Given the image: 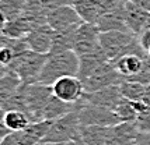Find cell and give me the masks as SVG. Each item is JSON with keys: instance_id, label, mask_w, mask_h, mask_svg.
Instances as JSON below:
<instances>
[{"instance_id": "10", "label": "cell", "mask_w": 150, "mask_h": 145, "mask_svg": "<svg viewBox=\"0 0 150 145\" xmlns=\"http://www.w3.org/2000/svg\"><path fill=\"white\" fill-rule=\"evenodd\" d=\"M100 35H101V31L97 26V24L83 22L76 31L73 50L76 52L77 56H83L86 53H91L100 49L101 47Z\"/></svg>"}, {"instance_id": "20", "label": "cell", "mask_w": 150, "mask_h": 145, "mask_svg": "<svg viewBox=\"0 0 150 145\" xmlns=\"http://www.w3.org/2000/svg\"><path fill=\"white\" fill-rule=\"evenodd\" d=\"M79 107V102L77 103H70V102H66V100H62L60 98L52 95L48 103L45 105V109H44V120H51V121H55V120L63 117L65 114L76 110Z\"/></svg>"}, {"instance_id": "33", "label": "cell", "mask_w": 150, "mask_h": 145, "mask_svg": "<svg viewBox=\"0 0 150 145\" xmlns=\"http://www.w3.org/2000/svg\"><path fill=\"white\" fill-rule=\"evenodd\" d=\"M67 145H79V144H77V141H73V142H70V144H67Z\"/></svg>"}, {"instance_id": "17", "label": "cell", "mask_w": 150, "mask_h": 145, "mask_svg": "<svg viewBox=\"0 0 150 145\" xmlns=\"http://www.w3.org/2000/svg\"><path fill=\"white\" fill-rule=\"evenodd\" d=\"M146 57H149V56H146ZM146 57L140 56V54L129 53V54H125L122 57L117 59L115 61H112V63H114L115 68L118 70V72L122 75V78L129 79L143 70Z\"/></svg>"}, {"instance_id": "1", "label": "cell", "mask_w": 150, "mask_h": 145, "mask_svg": "<svg viewBox=\"0 0 150 145\" xmlns=\"http://www.w3.org/2000/svg\"><path fill=\"white\" fill-rule=\"evenodd\" d=\"M52 95V85H45L41 82L23 84L11 98L0 105L3 112L21 110L30 117L33 123H37L44 120V109Z\"/></svg>"}, {"instance_id": "11", "label": "cell", "mask_w": 150, "mask_h": 145, "mask_svg": "<svg viewBox=\"0 0 150 145\" xmlns=\"http://www.w3.org/2000/svg\"><path fill=\"white\" fill-rule=\"evenodd\" d=\"M52 92L55 96L60 98L62 100L77 103L83 98L86 89L83 81L79 78V75H66L56 79L52 84Z\"/></svg>"}, {"instance_id": "32", "label": "cell", "mask_w": 150, "mask_h": 145, "mask_svg": "<svg viewBox=\"0 0 150 145\" xmlns=\"http://www.w3.org/2000/svg\"><path fill=\"white\" fill-rule=\"evenodd\" d=\"M77 144H79V145H87V144H86V142H83V141H81V139H80V138L77 139Z\"/></svg>"}, {"instance_id": "3", "label": "cell", "mask_w": 150, "mask_h": 145, "mask_svg": "<svg viewBox=\"0 0 150 145\" xmlns=\"http://www.w3.org/2000/svg\"><path fill=\"white\" fill-rule=\"evenodd\" d=\"M100 45L104 50L105 56L110 61H115L117 59L122 57L125 54L135 53L140 56H149V53L144 50L139 36L128 31H107L101 32L100 35Z\"/></svg>"}, {"instance_id": "35", "label": "cell", "mask_w": 150, "mask_h": 145, "mask_svg": "<svg viewBox=\"0 0 150 145\" xmlns=\"http://www.w3.org/2000/svg\"><path fill=\"white\" fill-rule=\"evenodd\" d=\"M147 53H149V56H150V49H149V52H147Z\"/></svg>"}, {"instance_id": "22", "label": "cell", "mask_w": 150, "mask_h": 145, "mask_svg": "<svg viewBox=\"0 0 150 145\" xmlns=\"http://www.w3.org/2000/svg\"><path fill=\"white\" fill-rule=\"evenodd\" d=\"M144 106L146 105H144L143 102L122 98V100L119 102V105L115 109V113L118 114V117H119V120L122 123L124 121L125 123H133Z\"/></svg>"}, {"instance_id": "21", "label": "cell", "mask_w": 150, "mask_h": 145, "mask_svg": "<svg viewBox=\"0 0 150 145\" xmlns=\"http://www.w3.org/2000/svg\"><path fill=\"white\" fill-rule=\"evenodd\" d=\"M72 6L74 7V10L77 11L80 18L84 22L97 24L98 18L101 15L97 0H73Z\"/></svg>"}, {"instance_id": "26", "label": "cell", "mask_w": 150, "mask_h": 145, "mask_svg": "<svg viewBox=\"0 0 150 145\" xmlns=\"http://www.w3.org/2000/svg\"><path fill=\"white\" fill-rule=\"evenodd\" d=\"M133 124L136 125L137 131L140 134H147L150 132V105H146L140 110L139 116L136 117V120L133 121Z\"/></svg>"}, {"instance_id": "24", "label": "cell", "mask_w": 150, "mask_h": 145, "mask_svg": "<svg viewBox=\"0 0 150 145\" xmlns=\"http://www.w3.org/2000/svg\"><path fill=\"white\" fill-rule=\"evenodd\" d=\"M1 123H4L11 131H21L27 128L33 121L21 110H7V112H3Z\"/></svg>"}, {"instance_id": "5", "label": "cell", "mask_w": 150, "mask_h": 145, "mask_svg": "<svg viewBox=\"0 0 150 145\" xmlns=\"http://www.w3.org/2000/svg\"><path fill=\"white\" fill-rule=\"evenodd\" d=\"M79 107L73 112L65 114L63 117L52 121L49 130L44 137L42 142H52V144H70L80 138V119H79Z\"/></svg>"}, {"instance_id": "14", "label": "cell", "mask_w": 150, "mask_h": 145, "mask_svg": "<svg viewBox=\"0 0 150 145\" xmlns=\"http://www.w3.org/2000/svg\"><path fill=\"white\" fill-rule=\"evenodd\" d=\"M122 98L124 96L121 93L119 85H112L103 88V89H98V91H93V92H84L83 98L80 99V102L107 107V109H111L115 112V109L119 105V102L122 100Z\"/></svg>"}, {"instance_id": "31", "label": "cell", "mask_w": 150, "mask_h": 145, "mask_svg": "<svg viewBox=\"0 0 150 145\" xmlns=\"http://www.w3.org/2000/svg\"><path fill=\"white\" fill-rule=\"evenodd\" d=\"M144 105H150V82L146 85V89H144V95H143V99H142Z\"/></svg>"}, {"instance_id": "13", "label": "cell", "mask_w": 150, "mask_h": 145, "mask_svg": "<svg viewBox=\"0 0 150 145\" xmlns=\"http://www.w3.org/2000/svg\"><path fill=\"white\" fill-rule=\"evenodd\" d=\"M125 21L128 29L136 36L150 31V11L139 7L132 0L125 3Z\"/></svg>"}, {"instance_id": "15", "label": "cell", "mask_w": 150, "mask_h": 145, "mask_svg": "<svg viewBox=\"0 0 150 145\" xmlns=\"http://www.w3.org/2000/svg\"><path fill=\"white\" fill-rule=\"evenodd\" d=\"M53 38H55V31L46 22V24H42V25L37 26L35 29H33L24 39L31 50L37 53H42V54H48L52 49Z\"/></svg>"}, {"instance_id": "19", "label": "cell", "mask_w": 150, "mask_h": 145, "mask_svg": "<svg viewBox=\"0 0 150 145\" xmlns=\"http://www.w3.org/2000/svg\"><path fill=\"white\" fill-rule=\"evenodd\" d=\"M24 82L18 75L11 71L8 67H1V77H0V103L6 102L18 91Z\"/></svg>"}, {"instance_id": "9", "label": "cell", "mask_w": 150, "mask_h": 145, "mask_svg": "<svg viewBox=\"0 0 150 145\" xmlns=\"http://www.w3.org/2000/svg\"><path fill=\"white\" fill-rule=\"evenodd\" d=\"M79 103V119L81 125H117L122 123L118 114L111 109L83 102Z\"/></svg>"}, {"instance_id": "7", "label": "cell", "mask_w": 150, "mask_h": 145, "mask_svg": "<svg viewBox=\"0 0 150 145\" xmlns=\"http://www.w3.org/2000/svg\"><path fill=\"white\" fill-rule=\"evenodd\" d=\"M52 124L51 120H41L31 123L21 131H13L1 139L0 145H37L42 142L44 137Z\"/></svg>"}, {"instance_id": "27", "label": "cell", "mask_w": 150, "mask_h": 145, "mask_svg": "<svg viewBox=\"0 0 150 145\" xmlns=\"http://www.w3.org/2000/svg\"><path fill=\"white\" fill-rule=\"evenodd\" d=\"M16 57V52L10 46H0V63L1 66H8Z\"/></svg>"}, {"instance_id": "28", "label": "cell", "mask_w": 150, "mask_h": 145, "mask_svg": "<svg viewBox=\"0 0 150 145\" xmlns=\"http://www.w3.org/2000/svg\"><path fill=\"white\" fill-rule=\"evenodd\" d=\"M139 42H140V45L143 47L146 52H149L150 49V31L147 32H143L140 36H139Z\"/></svg>"}, {"instance_id": "12", "label": "cell", "mask_w": 150, "mask_h": 145, "mask_svg": "<svg viewBox=\"0 0 150 145\" xmlns=\"http://www.w3.org/2000/svg\"><path fill=\"white\" fill-rule=\"evenodd\" d=\"M46 22L53 28V31H65L69 28L81 25L84 21L80 18L77 11L72 4H65L52 10L46 15Z\"/></svg>"}, {"instance_id": "2", "label": "cell", "mask_w": 150, "mask_h": 145, "mask_svg": "<svg viewBox=\"0 0 150 145\" xmlns=\"http://www.w3.org/2000/svg\"><path fill=\"white\" fill-rule=\"evenodd\" d=\"M140 132L133 123L117 125H81L80 139L87 145H137Z\"/></svg>"}, {"instance_id": "18", "label": "cell", "mask_w": 150, "mask_h": 145, "mask_svg": "<svg viewBox=\"0 0 150 145\" xmlns=\"http://www.w3.org/2000/svg\"><path fill=\"white\" fill-rule=\"evenodd\" d=\"M79 61H80V67H79L77 75L80 79H84L93 71H96L100 66H103L104 63L110 61V60L105 56L104 50L100 47L91 53H86L83 56H79Z\"/></svg>"}, {"instance_id": "30", "label": "cell", "mask_w": 150, "mask_h": 145, "mask_svg": "<svg viewBox=\"0 0 150 145\" xmlns=\"http://www.w3.org/2000/svg\"><path fill=\"white\" fill-rule=\"evenodd\" d=\"M137 144L139 145H150V132H147V134H140Z\"/></svg>"}, {"instance_id": "4", "label": "cell", "mask_w": 150, "mask_h": 145, "mask_svg": "<svg viewBox=\"0 0 150 145\" xmlns=\"http://www.w3.org/2000/svg\"><path fill=\"white\" fill-rule=\"evenodd\" d=\"M79 56L74 50L49 53L42 72L39 75L38 82L45 85H52L56 79L66 75H77L79 74Z\"/></svg>"}, {"instance_id": "23", "label": "cell", "mask_w": 150, "mask_h": 145, "mask_svg": "<svg viewBox=\"0 0 150 145\" xmlns=\"http://www.w3.org/2000/svg\"><path fill=\"white\" fill-rule=\"evenodd\" d=\"M28 0H1L0 1V14H1V25L6 21H13L21 17Z\"/></svg>"}, {"instance_id": "16", "label": "cell", "mask_w": 150, "mask_h": 145, "mask_svg": "<svg viewBox=\"0 0 150 145\" xmlns=\"http://www.w3.org/2000/svg\"><path fill=\"white\" fill-rule=\"evenodd\" d=\"M125 3L126 0H122L117 7H114L112 10L107 11L103 14L97 21V26L100 28L101 32L107 31H128L126 21H125Z\"/></svg>"}, {"instance_id": "34", "label": "cell", "mask_w": 150, "mask_h": 145, "mask_svg": "<svg viewBox=\"0 0 150 145\" xmlns=\"http://www.w3.org/2000/svg\"><path fill=\"white\" fill-rule=\"evenodd\" d=\"M69 1H70V4H72V1H73V0H69Z\"/></svg>"}, {"instance_id": "8", "label": "cell", "mask_w": 150, "mask_h": 145, "mask_svg": "<svg viewBox=\"0 0 150 145\" xmlns=\"http://www.w3.org/2000/svg\"><path fill=\"white\" fill-rule=\"evenodd\" d=\"M81 81H83L86 92H93V91H98V89H103L107 86L119 85L124 81V78L115 68L114 63L107 61Z\"/></svg>"}, {"instance_id": "25", "label": "cell", "mask_w": 150, "mask_h": 145, "mask_svg": "<svg viewBox=\"0 0 150 145\" xmlns=\"http://www.w3.org/2000/svg\"><path fill=\"white\" fill-rule=\"evenodd\" d=\"M119 88H121V93H122L124 98L131 99V100H139V102H142L146 85L140 84V82H136V81L124 79V81L119 84Z\"/></svg>"}, {"instance_id": "6", "label": "cell", "mask_w": 150, "mask_h": 145, "mask_svg": "<svg viewBox=\"0 0 150 145\" xmlns=\"http://www.w3.org/2000/svg\"><path fill=\"white\" fill-rule=\"evenodd\" d=\"M46 59H48V54L37 53L28 49L25 52L17 54L13 61L6 67L16 72L24 84H34V82H38Z\"/></svg>"}, {"instance_id": "36", "label": "cell", "mask_w": 150, "mask_h": 145, "mask_svg": "<svg viewBox=\"0 0 150 145\" xmlns=\"http://www.w3.org/2000/svg\"><path fill=\"white\" fill-rule=\"evenodd\" d=\"M137 145H139V144H137Z\"/></svg>"}, {"instance_id": "29", "label": "cell", "mask_w": 150, "mask_h": 145, "mask_svg": "<svg viewBox=\"0 0 150 145\" xmlns=\"http://www.w3.org/2000/svg\"><path fill=\"white\" fill-rule=\"evenodd\" d=\"M135 4H137L139 7H142L144 10L150 11V0H132Z\"/></svg>"}]
</instances>
